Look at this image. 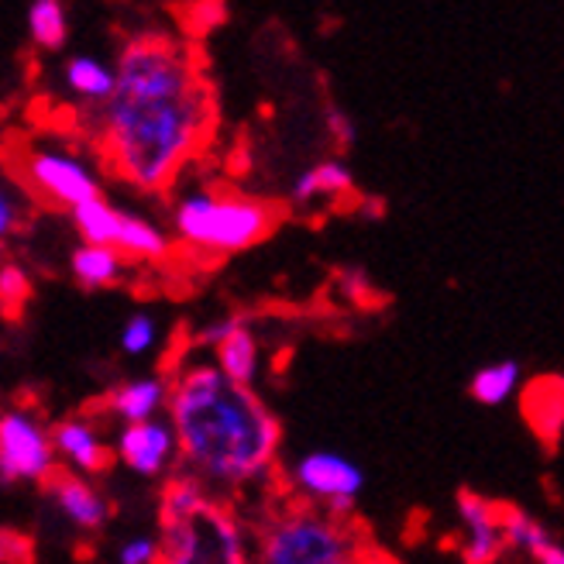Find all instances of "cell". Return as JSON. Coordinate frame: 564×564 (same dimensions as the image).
<instances>
[{"label": "cell", "instance_id": "6da1fadb", "mask_svg": "<svg viewBox=\"0 0 564 564\" xmlns=\"http://www.w3.org/2000/svg\"><path fill=\"white\" fill-rule=\"evenodd\" d=\"M118 90L100 110L104 165L138 193H162L204 152L217 100L193 42L141 32L118 55Z\"/></svg>", "mask_w": 564, "mask_h": 564}, {"label": "cell", "instance_id": "7a4b0ae2", "mask_svg": "<svg viewBox=\"0 0 564 564\" xmlns=\"http://www.w3.org/2000/svg\"><path fill=\"white\" fill-rule=\"evenodd\" d=\"M169 397V420L180 437V471L224 502L269 482L279 451L282 423L251 386H238L217 369L214 358L183 361Z\"/></svg>", "mask_w": 564, "mask_h": 564}, {"label": "cell", "instance_id": "3957f363", "mask_svg": "<svg viewBox=\"0 0 564 564\" xmlns=\"http://www.w3.org/2000/svg\"><path fill=\"white\" fill-rule=\"evenodd\" d=\"M279 210L259 196H245L231 189L196 186L176 196L173 231L176 238L204 256H235L269 238Z\"/></svg>", "mask_w": 564, "mask_h": 564}, {"label": "cell", "instance_id": "277c9868", "mask_svg": "<svg viewBox=\"0 0 564 564\" xmlns=\"http://www.w3.org/2000/svg\"><path fill=\"white\" fill-rule=\"evenodd\" d=\"M369 538L355 520H337L321 506H275L251 533V564H330L358 554Z\"/></svg>", "mask_w": 564, "mask_h": 564}, {"label": "cell", "instance_id": "5b68a950", "mask_svg": "<svg viewBox=\"0 0 564 564\" xmlns=\"http://www.w3.org/2000/svg\"><path fill=\"white\" fill-rule=\"evenodd\" d=\"M159 564H251V538L235 502L210 499L204 513L183 523H162Z\"/></svg>", "mask_w": 564, "mask_h": 564}, {"label": "cell", "instance_id": "8992f818", "mask_svg": "<svg viewBox=\"0 0 564 564\" xmlns=\"http://www.w3.org/2000/svg\"><path fill=\"white\" fill-rule=\"evenodd\" d=\"M59 475L52 431L28 406H8L0 413V478L4 486H48Z\"/></svg>", "mask_w": 564, "mask_h": 564}, {"label": "cell", "instance_id": "52a82bcc", "mask_svg": "<svg viewBox=\"0 0 564 564\" xmlns=\"http://www.w3.org/2000/svg\"><path fill=\"white\" fill-rule=\"evenodd\" d=\"M21 180L52 207L76 210L100 200V173L83 155L59 145H32L21 155Z\"/></svg>", "mask_w": 564, "mask_h": 564}, {"label": "cell", "instance_id": "ba28073f", "mask_svg": "<svg viewBox=\"0 0 564 564\" xmlns=\"http://www.w3.org/2000/svg\"><path fill=\"white\" fill-rule=\"evenodd\" d=\"M286 486L296 492L300 502L321 506L337 520H351L365 475L341 451H306L290 465Z\"/></svg>", "mask_w": 564, "mask_h": 564}, {"label": "cell", "instance_id": "9c48e42d", "mask_svg": "<svg viewBox=\"0 0 564 564\" xmlns=\"http://www.w3.org/2000/svg\"><path fill=\"white\" fill-rule=\"evenodd\" d=\"M115 458L131 468L134 475L162 478L180 465V437L169 416L149 420V423H131L121 427L115 437Z\"/></svg>", "mask_w": 564, "mask_h": 564}, {"label": "cell", "instance_id": "30bf717a", "mask_svg": "<svg viewBox=\"0 0 564 564\" xmlns=\"http://www.w3.org/2000/svg\"><path fill=\"white\" fill-rule=\"evenodd\" d=\"M455 510L462 523V564H499V557L510 551L502 533V502H492L482 492L458 489L455 496Z\"/></svg>", "mask_w": 564, "mask_h": 564}, {"label": "cell", "instance_id": "8fae6325", "mask_svg": "<svg viewBox=\"0 0 564 564\" xmlns=\"http://www.w3.org/2000/svg\"><path fill=\"white\" fill-rule=\"evenodd\" d=\"M52 441H55V455H59V465H66L76 475H104L115 462V444H107L100 434V423L90 413H76L66 416L52 427Z\"/></svg>", "mask_w": 564, "mask_h": 564}, {"label": "cell", "instance_id": "7c38bea8", "mask_svg": "<svg viewBox=\"0 0 564 564\" xmlns=\"http://www.w3.org/2000/svg\"><path fill=\"white\" fill-rule=\"evenodd\" d=\"M45 489H48V496L55 502V510H59L76 530L97 533L110 520L107 496L94 482H87L83 475H76V471H59Z\"/></svg>", "mask_w": 564, "mask_h": 564}, {"label": "cell", "instance_id": "4fadbf2b", "mask_svg": "<svg viewBox=\"0 0 564 564\" xmlns=\"http://www.w3.org/2000/svg\"><path fill=\"white\" fill-rule=\"evenodd\" d=\"M169 397H173V382L162 376H141L110 389L104 397V410L121 420L124 427H131V423L159 420L162 410L169 413Z\"/></svg>", "mask_w": 564, "mask_h": 564}, {"label": "cell", "instance_id": "5bb4252c", "mask_svg": "<svg viewBox=\"0 0 564 564\" xmlns=\"http://www.w3.org/2000/svg\"><path fill=\"white\" fill-rule=\"evenodd\" d=\"M520 413L541 444L554 447L564 437V379L538 376L520 392Z\"/></svg>", "mask_w": 564, "mask_h": 564}, {"label": "cell", "instance_id": "9a60e30c", "mask_svg": "<svg viewBox=\"0 0 564 564\" xmlns=\"http://www.w3.org/2000/svg\"><path fill=\"white\" fill-rule=\"evenodd\" d=\"M355 189V176L345 159H321L314 165H306L303 173L293 180L290 186V200L296 207H306L314 200H324V196H330V200H341V196H348Z\"/></svg>", "mask_w": 564, "mask_h": 564}, {"label": "cell", "instance_id": "2e32d148", "mask_svg": "<svg viewBox=\"0 0 564 564\" xmlns=\"http://www.w3.org/2000/svg\"><path fill=\"white\" fill-rule=\"evenodd\" d=\"M66 87L73 90L76 100L90 104V107H107L110 97H115L118 90V69L107 66L104 59H97V55H73V59L66 63Z\"/></svg>", "mask_w": 564, "mask_h": 564}, {"label": "cell", "instance_id": "e0dca14e", "mask_svg": "<svg viewBox=\"0 0 564 564\" xmlns=\"http://www.w3.org/2000/svg\"><path fill=\"white\" fill-rule=\"evenodd\" d=\"M214 499V492L186 471H176L173 478H165L159 492V527L162 523H183L193 520L196 513H204V506Z\"/></svg>", "mask_w": 564, "mask_h": 564}, {"label": "cell", "instance_id": "ac0fdd59", "mask_svg": "<svg viewBox=\"0 0 564 564\" xmlns=\"http://www.w3.org/2000/svg\"><path fill=\"white\" fill-rule=\"evenodd\" d=\"M124 259L134 262H159L173 251V238L169 231H162L155 220L138 217V214H121V231H118V245H115Z\"/></svg>", "mask_w": 564, "mask_h": 564}, {"label": "cell", "instance_id": "d6986e66", "mask_svg": "<svg viewBox=\"0 0 564 564\" xmlns=\"http://www.w3.org/2000/svg\"><path fill=\"white\" fill-rule=\"evenodd\" d=\"M124 256L110 245H79L69 259V269L83 290H107L124 275Z\"/></svg>", "mask_w": 564, "mask_h": 564}, {"label": "cell", "instance_id": "ffe728a7", "mask_svg": "<svg viewBox=\"0 0 564 564\" xmlns=\"http://www.w3.org/2000/svg\"><path fill=\"white\" fill-rule=\"evenodd\" d=\"M523 369L517 358L492 361L486 369H478L468 382V397L482 406H502L506 400H513L517 392H523Z\"/></svg>", "mask_w": 564, "mask_h": 564}, {"label": "cell", "instance_id": "44dd1931", "mask_svg": "<svg viewBox=\"0 0 564 564\" xmlns=\"http://www.w3.org/2000/svg\"><path fill=\"white\" fill-rule=\"evenodd\" d=\"M210 358L217 361V369L231 382L256 389V379H259V337L251 334L248 324H241Z\"/></svg>", "mask_w": 564, "mask_h": 564}, {"label": "cell", "instance_id": "7402d4cb", "mask_svg": "<svg viewBox=\"0 0 564 564\" xmlns=\"http://www.w3.org/2000/svg\"><path fill=\"white\" fill-rule=\"evenodd\" d=\"M502 533H506V544H510V551H520L530 561L538 557L544 547L554 544V533L538 517L520 510V506H513V502H502Z\"/></svg>", "mask_w": 564, "mask_h": 564}, {"label": "cell", "instance_id": "603a6c76", "mask_svg": "<svg viewBox=\"0 0 564 564\" xmlns=\"http://www.w3.org/2000/svg\"><path fill=\"white\" fill-rule=\"evenodd\" d=\"M121 214L124 210H118L115 204H107L100 196V200L76 207L69 217H73V228L79 231L83 245H110V248H115L118 231H121Z\"/></svg>", "mask_w": 564, "mask_h": 564}, {"label": "cell", "instance_id": "cb8c5ba5", "mask_svg": "<svg viewBox=\"0 0 564 564\" xmlns=\"http://www.w3.org/2000/svg\"><path fill=\"white\" fill-rule=\"evenodd\" d=\"M28 35H32L39 48H48V52L66 45L69 18L59 0H32V8H28Z\"/></svg>", "mask_w": 564, "mask_h": 564}, {"label": "cell", "instance_id": "d4e9b609", "mask_svg": "<svg viewBox=\"0 0 564 564\" xmlns=\"http://www.w3.org/2000/svg\"><path fill=\"white\" fill-rule=\"evenodd\" d=\"M28 296H32V275H28L18 262L0 265V303H4V314L18 317Z\"/></svg>", "mask_w": 564, "mask_h": 564}, {"label": "cell", "instance_id": "484cf974", "mask_svg": "<svg viewBox=\"0 0 564 564\" xmlns=\"http://www.w3.org/2000/svg\"><path fill=\"white\" fill-rule=\"evenodd\" d=\"M159 341V324L149 314H134L128 317V324L121 327V351L138 358V355H149Z\"/></svg>", "mask_w": 564, "mask_h": 564}, {"label": "cell", "instance_id": "4316f807", "mask_svg": "<svg viewBox=\"0 0 564 564\" xmlns=\"http://www.w3.org/2000/svg\"><path fill=\"white\" fill-rule=\"evenodd\" d=\"M337 293H341L348 303L365 306L376 296V282L361 265H345V269H337Z\"/></svg>", "mask_w": 564, "mask_h": 564}, {"label": "cell", "instance_id": "83f0119b", "mask_svg": "<svg viewBox=\"0 0 564 564\" xmlns=\"http://www.w3.org/2000/svg\"><path fill=\"white\" fill-rule=\"evenodd\" d=\"M324 124H327V134L337 149H351L355 141H358V128L351 121V115L345 107H337V104H327L324 107Z\"/></svg>", "mask_w": 564, "mask_h": 564}, {"label": "cell", "instance_id": "f1b7e54d", "mask_svg": "<svg viewBox=\"0 0 564 564\" xmlns=\"http://www.w3.org/2000/svg\"><path fill=\"white\" fill-rule=\"evenodd\" d=\"M0 561L4 564H32L35 561V541L21 530L4 527L0 530Z\"/></svg>", "mask_w": 564, "mask_h": 564}, {"label": "cell", "instance_id": "f546056e", "mask_svg": "<svg viewBox=\"0 0 564 564\" xmlns=\"http://www.w3.org/2000/svg\"><path fill=\"white\" fill-rule=\"evenodd\" d=\"M241 324H245L241 317H217V321H210V324H204L200 330H196L193 345L200 348V351L207 348V351L214 355V351H217V348H220L224 341H228V337H231V334H235V330H238Z\"/></svg>", "mask_w": 564, "mask_h": 564}, {"label": "cell", "instance_id": "4dcf8cb0", "mask_svg": "<svg viewBox=\"0 0 564 564\" xmlns=\"http://www.w3.org/2000/svg\"><path fill=\"white\" fill-rule=\"evenodd\" d=\"M162 561V541L159 538H131L118 551V564H159Z\"/></svg>", "mask_w": 564, "mask_h": 564}, {"label": "cell", "instance_id": "1f68e13d", "mask_svg": "<svg viewBox=\"0 0 564 564\" xmlns=\"http://www.w3.org/2000/svg\"><path fill=\"white\" fill-rule=\"evenodd\" d=\"M18 231H21V200L11 189H4L0 193V238H11Z\"/></svg>", "mask_w": 564, "mask_h": 564}, {"label": "cell", "instance_id": "d6a6232c", "mask_svg": "<svg viewBox=\"0 0 564 564\" xmlns=\"http://www.w3.org/2000/svg\"><path fill=\"white\" fill-rule=\"evenodd\" d=\"M358 564H403L397 554H392V551H386L382 544H365L361 547V554H358Z\"/></svg>", "mask_w": 564, "mask_h": 564}, {"label": "cell", "instance_id": "836d02e7", "mask_svg": "<svg viewBox=\"0 0 564 564\" xmlns=\"http://www.w3.org/2000/svg\"><path fill=\"white\" fill-rule=\"evenodd\" d=\"M533 564H564V544L554 541L551 547H544L538 557H533Z\"/></svg>", "mask_w": 564, "mask_h": 564}, {"label": "cell", "instance_id": "e575fe53", "mask_svg": "<svg viewBox=\"0 0 564 564\" xmlns=\"http://www.w3.org/2000/svg\"><path fill=\"white\" fill-rule=\"evenodd\" d=\"M358 214H361V217H382V214H386V204L379 200V196H361Z\"/></svg>", "mask_w": 564, "mask_h": 564}, {"label": "cell", "instance_id": "d590c367", "mask_svg": "<svg viewBox=\"0 0 564 564\" xmlns=\"http://www.w3.org/2000/svg\"><path fill=\"white\" fill-rule=\"evenodd\" d=\"M361 554V551H358ZM358 554H348V557H337V561H330V564H358Z\"/></svg>", "mask_w": 564, "mask_h": 564}]
</instances>
